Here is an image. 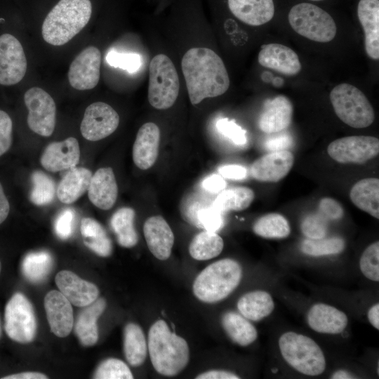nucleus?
Wrapping results in <instances>:
<instances>
[{"instance_id": "2", "label": "nucleus", "mask_w": 379, "mask_h": 379, "mask_svg": "<svg viewBox=\"0 0 379 379\" xmlns=\"http://www.w3.org/2000/svg\"><path fill=\"white\" fill-rule=\"evenodd\" d=\"M147 349L155 371L165 376L180 373L190 360L186 340L172 332L164 320L159 319L150 327Z\"/></svg>"}, {"instance_id": "1", "label": "nucleus", "mask_w": 379, "mask_h": 379, "mask_svg": "<svg viewBox=\"0 0 379 379\" xmlns=\"http://www.w3.org/2000/svg\"><path fill=\"white\" fill-rule=\"evenodd\" d=\"M182 71L193 105L225 93L230 81L220 57L208 48H192L183 55Z\"/></svg>"}, {"instance_id": "53", "label": "nucleus", "mask_w": 379, "mask_h": 379, "mask_svg": "<svg viewBox=\"0 0 379 379\" xmlns=\"http://www.w3.org/2000/svg\"><path fill=\"white\" fill-rule=\"evenodd\" d=\"M10 211V204L6 196L4 187L0 182V225L7 218Z\"/></svg>"}, {"instance_id": "44", "label": "nucleus", "mask_w": 379, "mask_h": 379, "mask_svg": "<svg viewBox=\"0 0 379 379\" xmlns=\"http://www.w3.org/2000/svg\"><path fill=\"white\" fill-rule=\"evenodd\" d=\"M327 221L319 213L310 214L304 218L300 229L308 239H321L326 237L327 233Z\"/></svg>"}, {"instance_id": "50", "label": "nucleus", "mask_w": 379, "mask_h": 379, "mask_svg": "<svg viewBox=\"0 0 379 379\" xmlns=\"http://www.w3.org/2000/svg\"><path fill=\"white\" fill-rule=\"evenodd\" d=\"M292 143L291 136L285 133L268 138L265 142L267 149L274 151L286 150Z\"/></svg>"}, {"instance_id": "43", "label": "nucleus", "mask_w": 379, "mask_h": 379, "mask_svg": "<svg viewBox=\"0 0 379 379\" xmlns=\"http://www.w3.org/2000/svg\"><path fill=\"white\" fill-rule=\"evenodd\" d=\"M105 59L110 66L124 69L129 73L137 72L142 64L141 56L136 53L111 50L107 53Z\"/></svg>"}, {"instance_id": "52", "label": "nucleus", "mask_w": 379, "mask_h": 379, "mask_svg": "<svg viewBox=\"0 0 379 379\" xmlns=\"http://www.w3.org/2000/svg\"><path fill=\"white\" fill-rule=\"evenodd\" d=\"M197 379H238L239 376L224 370H211L198 375Z\"/></svg>"}, {"instance_id": "28", "label": "nucleus", "mask_w": 379, "mask_h": 379, "mask_svg": "<svg viewBox=\"0 0 379 379\" xmlns=\"http://www.w3.org/2000/svg\"><path fill=\"white\" fill-rule=\"evenodd\" d=\"M92 172L84 167L71 168L61 179L56 190L57 197L62 203L75 202L88 191Z\"/></svg>"}, {"instance_id": "19", "label": "nucleus", "mask_w": 379, "mask_h": 379, "mask_svg": "<svg viewBox=\"0 0 379 379\" xmlns=\"http://www.w3.org/2000/svg\"><path fill=\"white\" fill-rule=\"evenodd\" d=\"M293 105L285 95L267 99L258 119L259 128L266 133H277L286 129L291 124Z\"/></svg>"}, {"instance_id": "3", "label": "nucleus", "mask_w": 379, "mask_h": 379, "mask_svg": "<svg viewBox=\"0 0 379 379\" xmlns=\"http://www.w3.org/2000/svg\"><path fill=\"white\" fill-rule=\"evenodd\" d=\"M91 15V0H60L43 22L42 36L53 46L67 44L88 24Z\"/></svg>"}, {"instance_id": "6", "label": "nucleus", "mask_w": 379, "mask_h": 379, "mask_svg": "<svg viewBox=\"0 0 379 379\" xmlns=\"http://www.w3.org/2000/svg\"><path fill=\"white\" fill-rule=\"evenodd\" d=\"M330 100L337 117L352 128H366L375 119L371 102L354 86L346 83L338 84L331 91Z\"/></svg>"}, {"instance_id": "58", "label": "nucleus", "mask_w": 379, "mask_h": 379, "mask_svg": "<svg viewBox=\"0 0 379 379\" xmlns=\"http://www.w3.org/2000/svg\"><path fill=\"white\" fill-rule=\"evenodd\" d=\"M1 261H0V274H1Z\"/></svg>"}, {"instance_id": "32", "label": "nucleus", "mask_w": 379, "mask_h": 379, "mask_svg": "<svg viewBox=\"0 0 379 379\" xmlns=\"http://www.w3.org/2000/svg\"><path fill=\"white\" fill-rule=\"evenodd\" d=\"M81 234L84 244L101 257H108L112 252V244L100 222L91 218L81 222Z\"/></svg>"}, {"instance_id": "37", "label": "nucleus", "mask_w": 379, "mask_h": 379, "mask_svg": "<svg viewBox=\"0 0 379 379\" xmlns=\"http://www.w3.org/2000/svg\"><path fill=\"white\" fill-rule=\"evenodd\" d=\"M253 232L265 239H283L291 234V227L282 215L271 213L256 220L253 225Z\"/></svg>"}, {"instance_id": "42", "label": "nucleus", "mask_w": 379, "mask_h": 379, "mask_svg": "<svg viewBox=\"0 0 379 379\" xmlns=\"http://www.w3.org/2000/svg\"><path fill=\"white\" fill-rule=\"evenodd\" d=\"M359 268L363 275L369 280L379 281V242L370 244L362 253Z\"/></svg>"}, {"instance_id": "15", "label": "nucleus", "mask_w": 379, "mask_h": 379, "mask_svg": "<svg viewBox=\"0 0 379 379\" xmlns=\"http://www.w3.org/2000/svg\"><path fill=\"white\" fill-rule=\"evenodd\" d=\"M79 159V142L75 138L69 137L48 145L41 156L40 163L46 171L58 172L75 167Z\"/></svg>"}, {"instance_id": "17", "label": "nucleus", "mask_w": 379, "mask_h": 379, "mask_svg": "<svg viewBox=\"0 0 379 379\" xmlns=\"http://www.w3.org/2000/svg\"><path fill=\"white\" fill-rule=\"evenodd\" d=\"M44 307L51 332L58 337L67 336L74 324L71 302L60 291L53 290L46 295Z\"/></svg>"}, {"instance_id": "22", "label": "nucleus", "mask_w": 379, "mask_h": 379, "mask_svg": "<svg viewBox=\"0 0 379 379\" xmlns=\"http://www.w3.org/2000/svg\"><path fill=\"white\" fill-rule=\"evenodd\" d=\"M147 245L152 255L159 260H167L174 243V235L169 225L161 215L147 218L143 225Z\"/></svg>"}, {"instance_id": "36", "label": "nucleus", "mask_w": 379, "mask_h": 379, "mask_svg": "<svg viewBox=\"0 0 379 379\" xmlns=\"http://www.w3.org/2000/svg\"><path fill=\"white\" fill-rule=\"evenodd\" d=\"M254 197V192L251 188L234 187L222 190L213 204L222 212L242 211L251 204Z\"/></svg>"}, {"instance_id": "40", "label": "nucleus", "mask_w": 379, "mask_h": 379, "mask_svg": "<svg viewBox=\"0 0 379 379\" xmlns=\"http://www.w3.org/2000/svg\"><path fill=\"white\" fill-rule=\"evenodd\" d=\"M345 247L344 239L338 237L317 239L307 238L300 246L303 253L314 257L339 254L343 251Z\"/></svg>"}, {"instance_id": "24", "label": "nucleus", "mask_w": 379, "mask_h": 379, "mask_svg": "<svg viewBox=\"0 0 379 379\" xmlns=\"http://www.w3.org/2000/svg\"><path fill=\"white\" fill-rule=\"evenodd\" d=\"M118 187L112 168H100L92 175L88 189L91 202L102 210H109L114 205Z\"/></svg>"}, {"instance_id": "9", "label": "nucleus", "mask_w": 379, "mask_h": 379, "mask_svg": "<svg viewBox=\"0 0 379 379\" xmlns=\"http://www.w3.org/2000/svg\"><path fill=\"white\" fill-rule=\"evenodd\" d=\"M4 329L7 335L19 343L32 342L36 335V321L33 307L21 293H15L5 307Z\"/></svg>"}, {"instance_id": "8", "label": "nucleus", "mask_w": 379, "mask_h": 379, "mask_svg": "<svg viewBox=\"0 0 379 379\" xmlns=\"http://www.w3.org/2000/svg\"><path fill=\"white\" fill-rule=\"evenodd\" d=\"M288 19L295 32L312 41L326 43L336 35L337 27L333 18L312 4L295 5L291 8Z\"/></svg>"}, {"instance_id": "38", "label": "nucleus", "mask_w": 379, "mask_h": 379, "mask_svg": "<svg viewBox=\"0 0 379 379\" xmlns=\"http://www.w3.org/2000/svg\"><path fill=\"white\" fill-rule=\"evenodd\" d=\"M53 258L47 251L28 253L22 262V272L32 282L39 283L44 280L51 270Z\"/></svg>"}, {"instance_id": "47", "label": "nucleus", "mask_w": 379, "mask_h": 379, "mask_svg": "<svg viewBox=\"0 0 379 379\" xmlns=\"http://www.w3.org/2000/svg\"><path fill=\"white\" fill-rule=\"evenodd\" d=\"M12 142V119L7 112L0 109V157L8 151Z\"/></svg>"}, {"instance_id": "25", "label": "nucleus", "mask_w": 379, "mask_h": 379, "mask_svg": "<svg viewBox=\"0 0 379 379\" xmlns=\"http://www.w3.org/2000/svg\"><path fill=\"white\" fill-rule=\"evenodd\" d=\"M357 15L364 32L365 50L373 60L379 59V0H360Z\"/></svg>"}, {"instance_id": "48", "label": "nucleus", "mask_w": 379, "mask_h": 379, "mask_svg": "<svg viewBox=\"0 0 379 379\" xmlns=\"http://www.w3.org/2000/svg\"><path fill=\"white\" fill-rule=\"evenodd\" d=\"M319 213L327 220H336L343 218L344 211L338 201L333 198L324 197L319 201Z\"/></svg>"}, {"instance_id": "13", "label": "nucleus", "mask_w": 379, "mask_h": 379, "mask_svg": "<svg viewBox=\"0 0 379 379\" xmlns=\"http://www.w3.org/2000/svg\"><path fill=\"white\" fill-rule=\"evenodd\" d=\"M119 124V116L110 105L96 102L86 109L80 131L85 139L97 141L114 133Z\"/></svg>"}, {"instance_id": "41", "label": "nucleus", "mask_w": 379, "mask_h": 379, "mask_svg": "<svg viewBox=\"0 0 379 379\" xmlns=\"http://www.w3.org/2000/svg\"><path fill=\"white\" fill-rule=\"evenodd\" d=\"M94 378L97 379H132L133 375L129 367L121 360L109 358L98 366Z\"/></svg>"}, {"instance_id": "57", "label": "nucleus", "mask_w": 379, "mask_h": 379, "mask_svg": "<svg viewBox=\"0 0 379 379\" xmlns=\"http://www.w3.org/2000/svg\"><path fill=\"white\" fill-rule=\"evenodd\" d=\"M1 321H0V338H1Z\"/></svg>"}, {"instance_id": "20", "label": "nucleus", "mask_w": 379, "mask_h": 379, "mask_svg": "<svg viewBox=\"0 0 379 379\" xmlns=\"http://www.w3.org/2000/svg\"><path fill=\"white\" fill-rule=\"evenodd\" d=\"M261 48L258 56L261 66L288 76L300 72L299 58L291 48L274 43L262 45Z\"/></svg>"}, {"instance_id": "27", "label": "nucleus", "mask_w": 379, "mask_h": 379, "mask_svg": "<svg viewBox=\"0 0 379 379\" xmlns=\"http://www.w3.org/2000/svg\"><path fill=\"white\" fill-rule=\"evenodd\" d=\"M84 307L77 317L74 332L80 343L88 347L94 345L98 340L97 321L105 310L106 301L103 298H98Z\"/></svg>"}, {"instance_id": "55", "label": "nucleus", "mask_w": 379, "mask_h": 379, "mask_svg": "<svg viewBox=\"0 0 379 379\" xmlns=\"http://www.w3.org/2000/svg\"><path fill=\"white\" fill-rule=\"evenodd\" d=\"M369 323L377 330L379 329V304L371 306L367 313Z\"/></svg>"}, {"instance_id": "7", "label": "nucleus", "mask_w": 379, "mask_h": 379, "mask_svg": "<svg viewBox=\"0 0 379 379\" xmlns=\"http://www.w3.org/2000/svg\"><path fill=\"white\" fill-rule=\"evenodd\" d=\"M180 89L177 70L171 60L158 54L149 64L148 100L157 109H166L175 103Z\"/></svg>"}, {"instance_id": "45", "label": "nucleus", "mask_w": 379, "mask_h": 379, "mask_svg": "<svg viewBox=\"0 0 379 379\" xmlns=\"http://www.w3.org/2000/svg\"><path fill=\"white\" fill-rule=\"evenodd\" d=\"M218 131L238 145H245L247 142L246 131L237 125L233 120L227 118L220 119L216 123Z\"/></svg>"}, {"instance_id": "34", "label": "nucleus", "mask_w": 379, "mask_h": 379, "mask_svg": "<svg viewBox=\"0 0 379 379\" xmlns=\"http://www.w3.org/2000/svg\"><path fill=\"white\" fill-rule=\"evenodd\" d=\"M135 211L129 207L118 209L110 220L111 227L117 236L119 244L125 248L135 246L138 237L134 227Z\"/></svg>"}, {"instance_id": "21", "label": "nucleus", "mask_w": 379, "mask_h": 379, "mask_svg": "<svg viewBox=\"0 0 379 379\" xmlns=\"http://www.w3.org/2000/svg\"><path fill=\"white\" fill-rule=\"evenodd\" d=\"M159 142L160 130L154 123L147 122L140 128L132 151L133 160L138 168L147 170L154 164Z\"/></svg>"}, {"instance_id": "4", "label": "nucleus", "mask_w": 379, "mask_h": 379, "mask_svg": "<svg viewBox=\"0 0 379 379\" xmlns=\"http://www.w3.org/2000/svg\"><path fill=\"white\" fill-rule=\"evenodd\" d=\"M242 268L234 260L225 258L207 266L196 277L193 293L201 301L215 303L228 297L239 286Z\"/></svg>"}, {"instance_id": "51", "label": "nucleus", "mask_w": 379, "mask_h": 379, "mask_svg": "<svg viewBox=\"0 0 379 379\" xmlns=\"http://www.w3.org/2000/svg\"><path fill=\"white\" fill-rule=\"evenodd\" d=\"M202 187L209 192H221L226 187V182L221 175H212L205 178Z\"/></svg>"}, {"instance_id": "12", "label": "nucleus", "mask_w": 379, "mask_h": 379, "mask_svg": "<svg viewBox=\"0 0 379 379\" xmlns=\"http://www.w3.org/2000/svg\"><path fill=\"white\" fill-rule=\"evenodd\" d=\"M27 71V59L20 41L13 35H0V85L19 83Z\"/></svg>"}, {"instance_id": "59", "label": "nucleus", "mask_w": 379, "mask_h": 379, "mask_svg": "<svg viewBox=\"0 0 379 379\" xmlns=\"http://www.w3.org/2000/svg\"><path fill=\"white\" fill-rule=\"evenodd\" d=\"M310 1H324V0H310Z\"/></svg>"}, {"instance_id": "14", "label": "nucleus", "mask_w": 379, "mask_h": 379, "mask_svg": "<svg viewBox=\"0 0 379 379\" xmlns=\"http://www.w3.org/2000/svg\"><path fill=\"white\" fill-rule=\"evenodd\" d=\"M101 53L95 46L84 48L72 62L68 71L69 84L75 89L90 90L100 79Z\"/></svg>"}, {"instance_id": "11", "label": "nucleus", "mask_w": 379, "mask_h": 379, "mask_svg": "<svg viewBox=\"0 0 379 379\" xmlns=\"http://www.w3.org/2000/svg\"><path fill=\"white\" fill-rule=\"evenodd\" d=\"M327 152L338 163L361 164L378 155L379 140L365 135L340 138L328 145Z\"/></svg>"}, {"instance_id": "10", "label": "nucleus", "mask_w": 379, "mask_h": 379, "mask_svg": "<svg viewBox=\"0 0 379 379\" xmlns=\"http://www.w3.org/2000/svg\"><path fill=\"white\" fill-rule=\"evenodd\" d=\"M24 102L28 109L29 128L39 135L51 136L55 129L56 118L53 98L44 89L32 87L25 93Z\"/></svg>"}, {"instance_id": "46", "label": "nucleus", "mask_w": 379, "mask_h": 379, "mask_svg": "<svg viewBox=\"0 0 379 379\" xmlns=\"http://www.w3.org/2000/svg\"><path fill=\"white\" fill-rule=\"evenodd\" d=\"M74 211L72 208L62 210L58 215L54 229L57 236L61 239L69 238L73 232Z\"/></svg>"}, {"instance_id": "39", "label": "nucleus", "mask_w": 379, "mask_h": 379, "mask_svg": "<svg viewBox=\"0 0 379 379\" xmlns=\"http://www.w3.org/2000/svg\"><path fill=\"white\" fill-rule=\"evenodd\" d=\"M32 188L29 198L36 206H45L54 199L56 190L54 180L43 171H35L32 176Z\"/></svg>"}, {"instance_id": "35", "label": "nucleus", "mask_w": 379, "mask_h": 379, "mask_svg": "<svg viewBox=\"0 0 379 379\" xmlns=\"http://www.w3.org/2000/svg\"><path fill=\"white\" fill-rule=\"evenodd\" d=\"M223 247L224 242L220 235L204 230L194 237L189 246V253L195 260H206L219 255Z\"/></svg>"}, {"instance_id": "18", "label": "nucleus", "mask_w": 379, "mask_h": 379, "mask_svg": "<svg viewBox=\"0 0 379 379\" xmlns=\"http://www.w3.org/2000/svg\"><path fill=\"white\" fill-rule=\"evenodd\" d=\"M55 281L60 291L75 306L86 307L98 298L99 290L97 286L81 279L72 272H59Z\"/></svg>"}, {"instance_id": "29", "label": "nucleus", "mask_w": 379, "mask_h": 379, "mask_svg": "<svg viewBox=\"0 0 379 379\" xmlns=\"http://www.w3.org/2000/svg\"><path fill=\"white\" fill-rule=\"evenodd\" d=\"M237 309L247 319L258 321L272 314L274 302L268 292L256 290L241 296L237 302Z\"/></svg>"}, {"instance_id": "16", "label": "nucleus", "mask_w": 379, "mask_h": 379, "mask_svg": "<svg viewBox=\"0 0 379 379\" xmlns=\"http://www.w3.org/2000/svg\"><path fill=\"white\" fill-rule=\"evenodd\" d=\"M293 162L290 151H274L256 159L251 166V174L256 180L276 182L289 173Z\"/></svg>"}, {"instance_id": "26", "label": "nucleus", "mask_w": 379, "mask_h": 379, "mask_svg": "<svg viewBox=\"0 0 379 379\" xmlns=\"http://www.w3.org/2000/svg\"><path fill=\"white\" fill-rule=\"evenodd\" d=\"M227 6L234 17L251 26L268 22L274 14L273 0H227Z\"/></svg>"}, {"instance_id": "33", "label": "nucleus", "mask_w": 379, "mask_h": 379, "mask_svg": "<svg viewBox=\"0 0 379 379\" xmlns=\"http://www.w3.org/2000/svg\"><path fill=\"white\" fill-rule=\"evenodd\" d=\"M124 352L128 364L139 366L145 361L147 344L140 326L134 323L126 325L124 332Z\"/></svg>"}, {"instance_id": "5", "label": "nucleus", "mask_w": 379, "mask_h": 379, "mask_svg": "<svg viewBox=\"0 0 379 379\" xmlns=\"http://www.w3.org/2000/svg\"><path fill=\"white\" fill-rule=\"evenodd\" d=\"M278 345L284 360L300 373L317 376L325 371L324 354L311 338L294 331H288L279 337Z\"/></svg>"}, {"instance_id": "23", "label": "nucleus", "mask_w": 379, "mask_h": 379, "mask_svg": "<svg viewBox=\"0 0 379 379\" xmlns=\"http://www.w3.org/2000/svg\"><path fill=\"white\" fill-rule=\"evenodd\" d=\"M307 321L308 326L317 333L335 335L345 331L348 318L345 312L338 308L319 302L310 308Z\"/></svg>"}, {"instance_id": "30", "label": "nucleus", "mask_w": 379, "mask_h": 379, "mask_svg": "<svg viewBox=\"0 0 379 379\" xmlns=\"http://www.w3.org/2000/svg\"><path fill=\"white\" fill-rule=\"evenodd\" d=\"M350 198L359 209L379 218V180L368 178L360 180L351 188Z\"/></svg>"}, {"instance_id": "31", "label": "nucleus", "mask_w": 379, "mask_h": 379, "mask_svg": "<svg viewBox=\"0 0 379 379\" xmlns=\"http://www.w3.org/2000/svg\"><path fill=\"white\" fill-rule=\"evenodd\" d=\"M221 323L229 338L240 346H248L258 338L255 327L241 314L233 311L226 312L222 317Z\"/></svg>"}, {"instance_id": "49", "label": "nucleus", "mask_w": 379, "mask_h": 379, "mask_svg": "<svg viewBox=\"0 0 379 379\" xmlns=\"http://www.w3.org/2000/svg\"><path fill=\"white\" fill-rule=\"evenodd\" d=\"M220 175L225 178L239 180L244 179L247 175L246 169L240 165L230 164L218 168Z\"/></svg>"}, {"instance_id": "54", "label": "nucleus", "mask_w": 379, "mask_h": 379, "mask_svg": "<svg viewBox=\"0 0 379 379\" xmlns=\"http://www.w3.org/2000/svg\"><path fill=\"white\" fill-rule=\"evenodd\" d=\"M3 379H46L47 376L38 372H22L8 375L2 378Z\"/></svg>"}, {"instance_id": "56", "label": "nucleus", "mask_w": 379, "mask_h": 379, "mask_svg": "<svg viewBox=\"0 0 379 379\" xmlns=\"http://www.w3.org/2000/svg\"><path fill=\"white\" fill-rule=\"evenodd\" d=\"M331 378L332 379H350V378H355L354 375L352 374L350 372L346 370H338L335 371L333 374L331 375Z\"/></svg>"}]
</instances>
